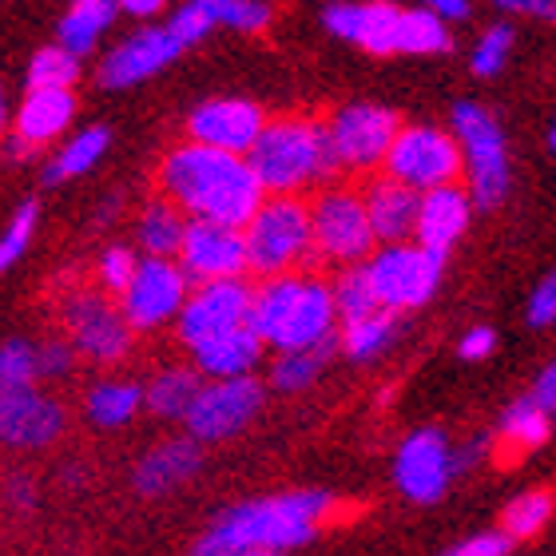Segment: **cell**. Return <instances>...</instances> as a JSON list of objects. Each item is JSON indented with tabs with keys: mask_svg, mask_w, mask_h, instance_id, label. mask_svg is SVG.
<instances>
[{
	"mask_svg": "<svg viewBox=\"0 0 556 556\" xmlns=\"http://www.w3.org/2000/svg\"><path fill=\"white\" fill-rule=\"evenodd\" d=\"M160 191L163 199L179 203L191 219H219L231 227H247L267 199V187L255 175L251 160L199 139H187L184 148L163 155Z\"/></svg>",
	"mask_w": 556,
	"mask_h": 556,
	"instance_id": "6da1fadb",
	"label": "cell"
},
{
	"mask_svg": "<svg viewBox=\"0 0 556 556\" xmlns=\"http://www.w3.org/2000/svg\"><path fill=\"white\" fill-rule=\"evenodd\" d=\"M330 497L326 493H282V497L251 501L227 509L211 533L199 536L191 553L199 556H267L306 545L318 529Z\"/></svg>",
	"mask_w": 556,
	"mask_h": 556,
	"instance_id": "7a4b0ae2",
	"label": "cell"
},
{
	"mask_svg": "<svg viewBox=\"0 0 556 556\" xmlns=\"http://www.w3.org/2000/svg\"><path fill=\"white\" fill-rule=\"evenodd\" d=\"M247 160L263 179L267 195H302L311 184H330L342 172L330 124L299 116L267 119Z\"/></svg>",
	"mask_w": 556,
	"mask_h": 556,
	"instance_id": "3957f363",
	"label": "cell"
},
{
	"mask_svg": "<svg viewBox=\"0 0 556 556\" xmlns=\"http://www.w3.org/2000/svg\"><path fill=\"white\" fill-rule=\"evenodd\" d=\"M334 287H326L323 278L299 275H270L255 290L251 306V326L278 350H302L314 346L323 338L334 334Z\"/></svg>",
	"mask_w": 556,
	"mask_h": 556,
	"instance_id": "277c9868",
	"label": "cell"
},
{
	"mask_svg": "<svg viewBox=\"0 0 556 556\" xmlns=\"http://www.w3.org/2000/svg\"><path fill=\"white\" fill-rule=\"evenodd\" d=\"M247 251H251V270L263 278L311 267L318 258L311 203L302 195L263 199L255 219L247 223Z\"/></svg>",
	"mask_w": 556,
	"mask_h": 556,
	"instance_id": "5b68a950",
	"label": "cell"
},
{
	"mask_svg": "<svg viewBox=\"0 0 556 556\" xmlns=\"http://www.w3.org/2000/svg\"><path fill=\"white\" fill-rule=\"evenodd\" d=\"M314 251L326 263H362L374 251V223L366 195L354 187H323L311 203Z\"/></svg>",
	"mask_w": 556,
	"mask_h": 556,
	"instance_id": "8992f818",
	"label": "cell"
},
{
	"mask_svg": "<svg viewBox=\"0 0 556 556\" xmlns=\"http://www.w3.org/2000/svg\"><path fill=\"white\" fill-rule=\"evenodd\" d=\"M441 263L445 258L426 251L421 243H390L386 251L370 255L366 270H370V282L378 290L382 306H390V311H414V306H426L429 294L438 290Z\"/></svg>",
	"mask_w": 556,
	"mask_h": 556,
	"instance_id": "52a82bcc",
	"label": "cell"
},
{
	"mask_svg": "<svg viewBox=\"0 0 556 556\" xmlns=\"http://www.w3.org/2000/svg\"><path fill=\"white\" fill-rule=\"evenodd\" d=\"M453 128L465 143L473 199L481 207H497L509 191V160H505V139H501L497 119L489 116L485 108L457 104L453 108Z\"/></svg>",
	"mask_w": 556,
	"mask_h": 556,
	"instance_id": "ba28073f",
	"label": "cell"
},
{
	"mask_svg": "<svg viewBox=\"0 0 556 556\" xmlns=\"http://www.w3.org/2000/svg\"><path fill=\"white\" fill-rule=\"evenodd\" d=\"M64 326H68L72 346L80 350L84 358L92 362H119L131 350V330L128 314L116 311L100 290H80L68 294L64 302Z\"/></svg>",
	"mask_w": 556,
	"mask_h": 556,
	"instance_id": "9c48e42d",
	"label": "cell"
},
{
	"mask_svg": "<svg viewBox=\"0 0 556 556\" xmlns=\"http://www.w3.org/2000/svg\"><path fill=\"white\" fill-rule=\"evenodd\" d=\"M251 306H255V290L243 278H211L199 282V290L184 302L179 311V338L195 350L215 334H227L235 326L251 323Z\"/></svg>",
	"mask_w": 556,
	"mask_h": 556,
	"instance_id": "30bf717a",
	"label": "cell"
},
{
	"mask_svg": "<svg viewBox=\"0 0 556 556\" xmlns=\"http://www.w3.org/2000/svg\"><path fill=\"white\" fill-rule=\"evenodd\" d=\"M330 131H334V148H338V160H342V172H370V167L386 163L402 124H397V116L390 108L350 104V108H342V112H334Z\"/></svg>",
	"mask_w": 556,
	"mask_h": 556,
	"instance_id": "8fae6325",
	"label": "cell"
},
{
	"mask_svg": "<svg viewBox=\"0 0 556 556\" xmlns=\"http://www.w3.org/2000/svg\"><path fill=\"white\" fill-rule=\"evenodd\" d=\"M187 270L184 263H172V255H148L139 263L131 278L128 294H124V314L136 330H155L167 318L184 311L187 302Z\"/></svg>",
	"mask_w": 556,
	"mask_h": 556,
	"instance_id": "7c38bea8",
	"label": "cell"
},
{
	"mask_svg": "<svg viewBox=\"0 0 556 556\" xmlns=\"http://www.w3.org/2000/svg\"><path fill=\"white\" fill-rule=\"evenodd\" d=\"M179 263L195 282L243 275V270H251L247 227H231V223L219 219H191L184 247H179Z\"/></svg>",
	"mask_w": 556,
	"mask_h": 556,
	"instance_id": "4fadbf2b",
	"label": "cell"
},
{
	"mask_svg": "<svg viewBox=\"0 0 556 556\" xmlns=\"http://www.w3.org/2000/svg\"><path fill=\"white\" fill-rule=\"evenodd\" d=\"M263 406V386L255 378H219L215 386H203V394L195 397L191 414L184 417L191 438L199 441H223L239 433Z\"/></svg>",
	"mask_w": 556,
	"mask_h": 556,
	"instance_id": "5bb4252c",
	"label": "cell"
},
{
	"mask_svg": "<svg viewBox=\"0 0 556 556\" xmlns=\"http://www.w3.org/2000/svg\"><path fill=\"white\" fill-rule=\"evenodd\" d=\"M382 167L394 179L414 184L417 191H429V187L453 184L462 172V160H457V143L450 136H441L433 128H406L397 131Z\"/></svg>",
	"mask_w": 556,
	"mask_h": 556,
	"instance_id": "9a60e30c",
	"label": "cell"
},
{
	"mask_svg": "<svg viewBox=\"0 0 556 556\" xmlns=\"http://www.w3.org/2000/svg\"><path fill=\"white\" fill-rule=\"evenodd\" d=\"M457 473L453 469V450L445 445L438 429H421L414 438L402 445L397 453V485L409 501L417 505H429L438 501L450 485V477Z\"/></svg>",
	"mask_w": 556,
	"mask_h": 556,
	"instance_id": "2e32d148",
	"label": "cell"
},
{
	"mask_svg": "<svg viewBox=\"0 0 556 556\" xmlns=\"http://www.w3.org/2000/svg\"><path fill=\"white\" fill-rule=\"evenodd\" d=\"M64 433V409L52 397L36 394L33 386L0 390V438L9 445H52Z\"/></svg>",
	"mask_w": 556,
	"mask_h": 556,
	"instance_id": "e0dca14e",
	"label": "cell"
},
{
	"mask_svg": "<svg viewBox=\"0 0 556 556\" xmlns=\"http://www.w3.org/2000/svg\"><path fill=\"white\" fill-rule=\"evenodd\" d=\"M263 128H267V116L247 100H215V104H203L195 116L187 119V136L191 139L211 143V148L239 151V155L255 148Z\"/></svg>",
	"mask_w": 556,
	"mask_h": 556,
	"instance_id": "ac0fdd59",
	"label": "cell"
},
{
	"mask_svg": "<svg viewBox=\"0 0 556 556\" xmlns=\"http://www.w3.org/2000/svg\"><path fill=\"white\" fill-rule=\"evenodd\" d=\"M184 52V40L172 28H148V33L131 36L104 60L100 68V84L104 88H128V84L148 80L151 72H160L163 64H172Z\"/></svg>",
	"mask_w": 556,
	"mask_h": 556,
	"instance_id": "d6986e66",
	"label": "cell"
},
{
	"mask_svg": "<svg viewBox=\"0 0 556 556\" xmlns=\"http://www.w3.org/2000/svg\"><path fill=\"white\" fill-rule=\"evenodd\" d=\"M397 24L402 9L374 0V4H330L326 9V28L342 40H354L374 56H394L397 52Z\"/></svg>",
	"mask_w": 556,
	"mask_h": 556,
	"instance_id": "ffe728a7",
	"label": "cell"
},
{
	"mask_svg": "<svg viewBox=\"0 0 556 556\" xmlns=\"http://www.w3.org/2000/svg\"><path fill=\"white\" fill-rule=\"evenodd\" d=\"M366 211H370L374 235L382 243H402L406 235H417V215H421V191L406 179H394L386 172L382 179H374L366 191Z\"/></svg>",
	"mask_w": 556,
	"mask_h": 556,
	"instance_id": "44dd1931",
	"label": "cell"
},
{
	"mask_svg": "<svg viewBox=\"0 0 556 556\" xmlns=\"http://www.w3.org/2000/svg\"><path fill=\"white\" fill-rule=\"evenodd\" d=\"M72 92L68 88H28L21 112H16V136H12V155L24 160L33 148H45L56 139L72 119Z\"/></svg>",
	"mask_w": 556,
	"mask_h": 556,
	"instance_id": "7402d4cb",
	"label": "cell"
},
{
	"mask_svg": "<svg viewBox=\"0 0 556 556\" xmlns=\"http://www.w3.org/2000/svg\"><path fill=\"white\" fill-rule=\"evenodd\" d=\"M469 223V195L457 184L429 187L421 195V215H417V243L433 255H450V247L462 239Z\"/></svg>",
	"mask_w": 556,
	"mask_h": 556,
	"instance_id": "603a6c76",
	"label": "cell"
},
{
	"mask_svg": "<svg viewBox=\"0 0 556 556\" xmlns=\"http://www.w3.org/2000/svg\"><path fill=\"white\" fill-rule=\"evenodd\" d=\"M195 441H167L160 450H151L148 457L139 462L136 477H131L139 497H160L167 489L184 485L187 477H195L199 465H203V453H199Z\"/></svg>",
	"mask_w": 556,
	"mask_h": 556,
	"instance_id": "cb8c5ba5",
	"label": "cell"
},
{
	"mask_svg": "<svg viewBox=\"0 0 556 556\" xmlns=\"http://www.w3.org/2000/svg\"><path fill=\"white\" fill-rule=\"evenodd\" d=\"M263 342H267V338L258 334L251 323H243V326H235V330H227V334H215V338H207V342H199L195 366L203 374H211V378H239V374H247L258 362Z\"/></svg>",
	"mask_w": 556,
	"mask_h": 556,
	"instance_id": "d4e9b609",
	"label": "cell"
},
{
	"mask_svg": "<svg viewBox=\"0 0 556 556\" xmlns=\"http://www.w3.org/2000/svg\"><path fill=\"white\" fill-rule=\"evenodd\" d=\"M187 235L184 207L172 199H155L143 215H139V243L148 247V255H179Z\"/></svg>",
	"mask_w": 556,
	"mask_h": 556,
	"instance_id": "484cf974",
	"label": "cell"
},
{
	"mask_svg": "<svg viewBox=\"0 0 556 556\" xmlns=\"http://www.w3.org/2000/svg\"><path fill=\"white\" fill-rule=\"evenodd\" d=\"M334 334L323 338V342H314V346H302V350H282V358L275 362V370H270V382L275 390L282 394H294V390H306V386L318 378V370L326 366V358L334 354Z\"/></svg>",
	"mask_w": 556,
	"mask_h": 556,
	"instance_id": "4316f807",
	"label": "cell"
},
{
	"mask_svg": "<svg viewBox=\"0 0 556 556\" xmlns=\"http://www.w3.org/2000/svg\"><path fill=\"white\" fill-rule=\"evenodd\" d=\"M548 409L536 402V397H525L517 406H509V414L501 417V441L509 453H529L536 445H545L548 438Z\"/></svg>",
	"mask_w": 556,
	"mask_h": 556,
	"instance_id": "83f0119b",
	"label": "cell"
},
{
	"mask_svg": "<svg viewBox=\"0 0 556 556\" xmlns=\"http://www.w3.org/2000/svg\"><path fill=\"white\" fill-rule=\"evenodd\" d=\"M397 314L390 306H378L366 318H354V323H342V350L350 358H374L378 350H386L397 334Z\"/></svg>",
	"mask_w": 556,
	"mask_h": 556,
	"instance_id": "f1b7e54d",
	"label": "cell"
},
{
	"mask_svg": "<svg viewBox=\"0 0 556 556\" xmlns=\"http://www.w3.org/2000/svg\"><path fill=\"white\" fill-rule=\"evenodd\" d=\"M199 394H203V382L195 370H163L148 386V406L160 417H187Z\"/></svg>",
	"mask_w": 556,
	"mask_h": 556,
	"instance_id": "f546056e",
	"label": "cell"
},
{
	"mask_svg": "<svg viewBox=\"0 0 556 556\" xmlns=\"http://www.w3.org/2000/svg\"><path fill=\"white\" fill-rule=\"evenodd\" d=\"M112 21V0H72V12L60 21V45L84 56Z\"/></svg>",
	"mask_w": 556,
	"mask_h": 556,
	"instance_id": "4dcf8cb0",
	"label": "cell"
},
{
	"mask_svg": "<svg viewBox=\"0 0 556 556\" xmlns=\"http://www.w3.org/2000/svg\"><path fill=\"white\" fill-rule=\"evenodd\" d=\"M143 397H148V390H139V386H131V382H100L92 394H88V417H92L96 426L116 429L136 414Z\"/></svg>",
	"mask_w": 556,
	"mask_h": 556,
	"instance_id": "1f68e13d",
	"label": "cell"
},
{
	"mask_svg": "<svg viewBox=\"0 0 556 556\" xmlns=\"http://www.w3.org/2000/svg\"><path fill=\"white\" fill-rule=\"evenodd\" d=\"M450 48V33L433 9H414L402 12V24H397V52H414V56H426V52H445Z\"/></svg>",
	"mask_w": 556,
	"mask_h": 556,
	"instance_id": "d6a6232c",
	"label": "cell"
},
{
	"mask_svg": "<svg viewBox=\"0 0 556 556\" xmlns=\"http://www.w3.org/2000/svg\"><path fill=\"white\" fill-rule=\"evenodd\" d=\"M548 517H553V493L533 489V493H525V497L513 501L509 509H505V517H501V525H505V533H509L513 541H533L548 525Z\"/></svg>",
	"mask_w": 556,
	"mask_h": 556,
	"instance_id": "836d02e7",
	"label": "cell"
},
{
	"mask_svg": "<svg viewBox=\"0 0 556 556\" xmlns=\"http://www.w3.org/2000/svg\"><path fill=\"white\" fill-rule=\"evenodd\" d=\"M334 302H338V318L342 323H354V318H366L374 314L382 302H378V290L370 282V270L354 267L334 282Z\"/></svg>",
	"mask_w": 556,
	"mask_h": 556,
	"instance_id": "e575fe53",
	"label": "cell"
},
{
	"mask_svg": "<svg viewBox=\"0 0 556 556\" xmlns=\"http://www.w3.org/2000/svg\"><path fill=\"white\" fill-rule=\"evenodd\" d=\"M104 148H108V128H88L84 136L72 139L68 148H64V155L48 167L45 184H60V179H72V175L88 172V167L104 155Z\"/></svg>",
	"mask_w": 556,
	"mask_h": 556,
	"instance_id": "d590c367",
	"label": "cell"
},
{
	"mask_svg": "<svg viewBox=\"0 0 556 556\" xmlns=\"http://www.w3.org/2000/svg\"><path fill=\"white\" fill-rule=\"evenodd\" d=\"M76 76H80L76 52L64 48V45L36 52L33 64H28V88H72Z\"/></svg>",
	"mask_w": 556,
	"mask_h": 556,
	"instance_id": "8d00e7d4",
	"label": "cell"
},
{
	"mask_svg": "<svg viewBox=\"0 0 556 556\" xmlns=\"http://www.w3.org/2000/svg\"><path fill=\"white\" fill-rule=\"evenodd\" d=\"M215 24H231L239 33H258L270 24V4L263 0H199Z\"/></svg>",
	"mask_w": 556,
	"mask_h": 556,
	"instance_id": "74e56055",
	"label": "cell"
},
{
	"mask_svg": "<svg viewBox=\"0 0 556 556\" xmlns=\"http://www.w3.org/2000/svg\"><path fill=\"white\" fill-rule=\"evenodd\" d=\"M40 378V350L28 342H9L0 354V390H16V386H33Z\"/></svg>",
	"mask_w": 556,
	"mask_h": 556,
	"instance_id": "f35d334b",
	"label": "cell"
},
{
	"mask_svg": "<svg viewBox=\"0 0 556 556\" xmlns=\"http://www.w3.org/2000/svg\"><path fill=\"white\" fill-rule=\"evenodd\" d=\"M139 263L131 251H124V247H112V251H104V258H100V287L108 290V294H128L131 278H136Z\"/></svg>",
	"mask_w": 556,
	"mask_h": 556,
	"instance_id": "ab89813d",
	"label": "cell"
},
{
	"mask_svg": "<svg viewBox=\"0 0 556 556\" xmlns=\"http://www.w3.org/2000/svg\"><path fill=\"white\" fill-rule=\"evenodd\" d=\"M509 45H513V33L505 28V24L489 28L485 40H481V45H477V52H473V72H477V76H493V72H501V64H505V56H509Z\"/></svg>",
	"mask_w": 556,
	"mask_h": 556,
	"instance_id": "60d3db41",
	"label": "cell"
},
{
	"mask_svg": "<svg viewBox=\"0 0 556 556\" xmlns=\"http://www.w3.org/2000/svg\"><path fill=\"white\" fill-rule=\"evenodd\" d=\"M33 227H36V203H24L9 223V235H4V243H0V267H12L16 258L24 255V247L33 239Z\"/></svg>",
	"mask_w": 556,
	"mask_h": 556,
	"instance_id": "b9f144b4",
	"label": "cell"
},
{
	"mask_svg": "<svg viewBox=\"0 0 556 556\" xmlns=\"http://www.w3.org/2000/svg\"><path fill=\"white\" fill-rule=\"evenodd\" d=\"M211 24H215V21H211V12L203 9L199 0H191V4H184V9L175 12L167 28H172V33L179 36V40H184V48H191L195 40H203V36H207Z\"/></svg>",
	"mask_w": 556,
	"mask_h": 556,
	"instance_id": "7bdbcfd3",
	"label": "cell"
},
{
	"mask_svg": "<svg viewBox=\"0 0 556 556\" xmlns=\"http://www.w3.org/2000/svg\"><path fill=\"white\" fill-rule=\"evenodd\" d=\"M72 366H76V346H64V342L40 346V374L45 378H68Z\"/></svg>",
	"mask_w": 556,
	"mask_h": 556,
	"instance_id": "ee69618b",
	"label": "cell"
},
{
	"mask_svg": "<svg viewBox=\"0 0 556 556\" xmlns=\"http://www.w3.org/2000/svg\"><path fill=\"white\" fill-rule=\"evenodd\" d=\"M529 323L533 326H553L556 323V270L536 287V294L529 299Z\"/></svg>",
	"mask_w": 556,
	"mask_h": 556,
	"instance_id": "f6af8a7d",
	"label": "cell"
},
{
	"mask_svg": "<svg viewBox=\"0 0 556 556\" xmlns=\"http://www.w3.org/2000/svg\"><path fill=\"white\" fill-rule=\"evenodd\" d=\"M513 548L509 533H485V536H469L457 548H450L453 556H505Z\"/></svg>",
	"mask_w": 556,
	"mask_h": 556,
	"instance_id": "bcb514c9",
	"label": "cell"
},
{
	"mask_svg": "<svg viewBox=\"0 0 556 556\" xmlns=\"http://www.w3.org/2000/svg\"><path fill=\"white\" fill-rule=\"evenodd\" d=\"M497 346V338H493V330H485V326H477V330H469V334L462 338V358L477 362L485 358L489 350Z\"/></svg>",
	"mask_w": 556,
	"mask_h": 556,
	"instance_id": "7dc6e473",
	"label": "cell"
},
{
	"mask_svg": "<svg viewBox=\"0 0 556 556\" xmlns=\"http://www.w3.org/2000/svg\"><path fill=\"white\" fill-rule=\"evenodd\" d=\"M497 9L529 12V16H545V21H556V0H497Z\"/></svg>",
	"mask_w": 556,
	"mask_h": 556,
	"instance_id": "c3c4849f",
	"label": "cell"
},
{
	"mask_svg": "<svg viewBox=\"0 0 556 556\" xmlns=\"http://www.w3.org/2000/svg\"><path fill=\"white\" fill-rule=\"evenodd\" d=\"M536 402L548 409V414H556V366H548L545 374H541V382H536Z\"/></svg>",
	"mask_w": 556,
	"mask_h": 556,
	"instance_id": "681fc988",
	"label": "cell"
},
{
	"mask_svg": "<svg viewBox=\"0 0 556 556\" xmlns=\"http://www.w3.org/2000/svg\"><path fill=\"white\" fill-rule=\"evenodd\" d=\"M426 4L438 16H445V21H462L465 12H469V0H426Z\"/></svg>",
	"mask_w": 556,
	"mask_h": 556,
	"instance_id": "f907efd6",
	"label": "cell"
},
{
	"mask_svg": "<svg viewBox=\"0 0 556 556\" xmlns=\"http://www.w3.org/2000/svg\"><path fill=\"white\" fill-rule=\"evenodd\" d=\"M119 9H128L131 16H155L163 9V0H116Z\"/></svg>",
	"mask_w": 556,
	"mask_h": 556,
	"instance_id": "816d5d0a",
	"label": "cell"
},
{
	"mask_svg": "<svg viewBox=\"0 0 556 556\" xmlns=\"http://www.w3.org/2000/svg\"><path fill=\"white\" fill-rule=\"evenodd\" d=\"M548 148L556 151V124H553V131H548Z\"/></svg>",
	"mask_w": 556,
	"mask_h": 556,
	"instance_id": "f5cc1de1",
	"label": "cell"
}]
</instances>
